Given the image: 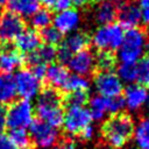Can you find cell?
Here are the masks:
<instances>
[{"label": "cell", "instance_id": "5bb4252c", "mask_svg": "<svg viewBox=\"0 0 149 149\" xmlns=\"http://www.w3.org/2000/svg\"><path fill=\"white\" fill-rule=\"evenodd\" d=\"M146 98H147V90L143 85H141V84H130L125 90L122 99H123L125 106L129 111L135 112V111L141 109L144 106Z\"/></svg>", "mask_w": 149, "mask_h": 149}, {"label": "cell", "instance_id": "7c38bea8", "mask_svg": "<svg viewBox=\"0 0 149 149\" xmlns=\"http://www.w3.org/2000/svg\"><path fill=\"white\" fill-rule=\"evenodd\" d=\"M54 27L63 35L71 34L77 30L80 23V15L76 9L68 8L65 10L57 12V14L52 19Z\"/></svg>", "mask_w": 149, "mask_h": 149}, {"label": "cell", "instance_id": "9a60e30c", "mask_svg": "<svg viewBox=\"0 0 149 149\" xmlns=\"http://www.w3.org/2000/svg\"><path fill=\"white\" fill-rule=\"evenodd\" d=\"M15 48L17 51L24 52L27 55L34 52L41 45L40 34L34 29H24L15 40Z\"/></svg>", "mask_w": 149, "mask_h": 149}, {"label": "cell", "instance_id": "4fadbf2b", "mask_svg": "<svg viewBox=\"0 0 149 149\" xmlns=\"http://www.w3.org/2000/svg\"><path fill=\"white\" fill-rule=\"evenodd\" d=\"M116 19L119 21V26L127 30L137 28L142 21L139 6L133 2H123L116 9Z\"/></svg>", "mask_w": 149, "mask_h": 149}, {"label": "cell", "instance_id": "ee69618b", "mask_svg": "<svg viewBox=\"0 0 149 149\" xmlns=\"http://www.w3.org/2000/svg\"><path fill=\"white\" fill-rule=\"evenodd\" d=\"M8 1H9V0H0V6H5V5H7Z\"/></svg>", "mask_w": 149, "mask_h": 149}, {"label": "cell", "instance_id": "60d3db41", "mask_svg": "<svg viewBox=\"0 0 149 149\" xmlns=\"http://www.w3.org/2000/svg\"><path fill=\"white\" fill-rule=\"evenodd\" d=\"M71 5H73L74 7H84L86 6L91 0H69Z\"/></svg>", "mask_w": 149, "mask_h": 149}, {"label": "cell", "instance_id": "5b68a950", "mask_svg": "<svg viewBox=\"0 0 149 149\" xmlns=\"http://www.w3.org/2000/svg\"><path fill=\"white\" fill-rule=\"evenodd\" d=\"M34 121V107L29 100H17L6 109V123L10 130L27 129Z\"/></svg>", "mask_w": 149, "mask_h": 149}, {"label": "cell", "instance_id": "7dc6e473", "mask_svg": "<svg viewBox=\"0 0 149 149\" xmlns=\"http://www.w3.org/2000/svg\"><path fill=\"white\" fill-rule=\"evenodd\" d=\"M126 149H135V148H126Z\"/></svg>", "mask_w": 149, "mask_h": 149}, {"label": "cell", "instance_id": "603a6c76", "mask_svg": "<svg viewBox=\"0 0 149 149\" xmlns=\"http://www.w3.org/2000/svg\"><path fill=\"white\" fill-rule=\"evenodd\" d=\"M133 136L137 149H149V116L139 121Z\"/></svg>", "mask_w": 149, "mask_h": 149}, {"label": "cell", "instance_id": "9c48e42d", "mask_svg": "<svg viewBox=\"0 0 149 149\" xmlns=\"http://www.w3.org/2000/svg\"><path fill=\"white\" fill-rule=\"evenodd\" d=\"M94 86L98 94L105 98L120 97L123 90L122 81L113 71H100L95 76Z\"/></svg>", "mask_w": 149, "mask_h": 149}, {"label": "cell", "instance_id": "7a4b0ae2", "mask_svg": "<svg viewBox=\"0 0 149 149\" xmlns=\"http://www.w3.org/2000/svg\"><path fill=\"white\" fill-rule=\"evenodd\" d=\"M63 98L56 88L47 87L41 91L36 104V114L38 120L58 128L64 118Z\"/></svg>", "mask_w": 149, "mask_h": 149}, {"label": "cell", "instance_id": "8d00e7d4", "mask_svg": "<svg viewBox=\"0 0 149 149\" xmlns=\"http://www.w3.org/2000/svg\"><path fill=\"white\" fill-rule=\"evenodd\" d=\"M78 136H79L80 139L85 140V141L92 140V137L94 136V128H93L91 125H88L87 127H85V128L80 132V134H79Z\"/></svg>", "mask_w": 149, "mask_h": 149}, {"label": "cell", "instance_id": "1f68e13d", "mask_svg": "<svg viewBox=\"0 0 149 149\" xmlns=\"http://www.w3.org/2000/svg\"><path fill=\"white\" fill-rule=\"evenodd\" d=\"M69 106H84L88 101V94L86 92H71L63 100Z\"/></svg>", "mask_w": 149, "mask_h": 149}, {"label": "cell", "instance_id": "cb8c5ba5", "mask_svg": "<svg viewBox=\"0 0 149 149\" xmlns=\"http://www.w3.org/2000/svg\"><path fill=\"white\" fill-rule=\"evenodd\" d=\"M90 115L92 120H101L105 118L106 114H108V99L101 95H94L90 100V108H88Z\"/></svg>", "mask_w": 149, "mask_h": 149}, {"label": "cell", "instance_id": "4dcf8cb0", "mask_svg": "<svg viewBox=\"0 0 149 149\" xmlns=\"http://www.w3.org/2000/svg\"><path fill=\"white\" fill-rule=\"evenodd\" d=\"M115 64V58L111 52L100 51L95 56V66L101 71H112V68Z\"/></svg>", "mask_w": 149, "mask_h": 149}, {"label": "cell", "instance_id": "ba28073f", "mask_svg": "<svg viewBox=\"0 0 149 149\" xmlns=\"http://www.w3.org/2000/svg\"><path fill=\"white\" fill-rule=\"evenodd\" d=\"M13 78L16 94L22 99L30 101V99L38 95L41 90V79L30 69L19 70Z\"/></svg>", "mask_w": 149, "mask_h": 149}, {"label": "cell", "instance_id": "d4e9b609", "mask_svg": "<svg viewBox=\"0 0 149 149\" xmlns=\"http://www.w3.org/2000/svg\"><path fill=\"white\" fill-rule=\"evenodd\" d=\"M90 87V81L86 77L79 76V74H70L63 90L68 93L71 92H86V90Z\"/></svg>", "mask_w": 149, "mask_h": 149}, {"label": "cell", "instance_id": "e575fe53", "mask_svg": "<svg viewBox=\"0 0 149 149\" xmlns=\"http://www.w3.org/2000/svg\"><path fill=\"white\" fill-rule=\"evenodd\" d=\"M71 56H72V54L62 44L58 49H57V54H56V58L61 62V64H64V63H66L68 64V62H69V59L71 58Z\"/></svg>", "mask_w": 149, "mask_h": 149}, {"label": "cell", "instance_id": "7402d4cb", "mask_svg": "<svg viewBox=\"0 0 149 149\" xmlns=\"http://www.w3.org/2000/svg\"><path fill=\"white\" fill-rule=\"evenodd\" d=\"M88 36L85 33H80V31H74L68 35V37L65 38L63 45L73 55L78 51H81L84 49H86L87 44H88Z\"/></svg>", "mask_w": 149, "mask_h": 149}, {"label": "cell", "instance_id": "484cf974", "mask_svg": "<svg viewBox=\"0 0 149 149\" xmlns=\"http://www.w3.org/2000/svg\"><path fill=\"white\" fill-rule=\"evenodd\" d=\"M116 76L120 78L121 81L133 84L137 80V70H136V63H121L118 66V73Z\"/></svg>", "mask_w": 149, "mask_h": 149}, {"label": "cell", "instance_id": "4316f807", "mask_svg": "<svg viewBox=\"0 0 149 149\" xmlns=\"http://www.w3.org/2000/svg\"><path fill=\"white\" fill-rule=\"evenodd\" d=\"M8 136L17 149H33L31 139L29 136V133L26 132V129L10 130V134Z\"/></svg>", "mask_w": 149, "mask_h": 149}, {"label": "cell", "instance_id": "ffe728a7", "mask_svg": "<svg viewBox=\"0 0 149 149\" xmlns=\"http://www.w3.org/2000/svg\"><path fill=\"white\" fill-rule=\"evenodd\" d=\"M16 97L14 78L10 73H0V106L10 104Z\"/></svg>", "mask_w": 149, "mask_h": 149}, {"label": "cell", "instance_id": "6da1fadb", "mask_svg": "<svg viewBox=\"0 0 149 149\" xmlns=\"http://www.w3.org/2000/svg\"><path fill=\"white\" fill-rule=\"evenodd\" d=\"M134 121L129 114L118 113L111 115L101 127L104 141L113 149L122 148L134 134Z\"/></svg>", "mask_w": 149, "mask_h": 149}, {"label": "cell", "instance_id": "ac0fdd59", "mask_svg": "<svg viewBox=\"0 0 149 149\" xmlns=\"http://www.w3.org/2000/svg\"><path fill=\"white\" fill-rule=\"evenodd\" d=\"M8 9L10 13L19 15L20 17H30L34 13L40 9V1L38 0H9Z\"/></svg>", "mask_w": 149, "mask_h": 149}, {"label": "cell", "instance_id": "7bdbcfd3", "mask_svg": "<svg viewBox=\"0 0 149 149\" xmlns=\"http://www.w3.org/2000/svg\"><path fill=\"white\" fill-rule=\"evenodd\" d=\"M144 106H147V108L149 109V92H147V98H146V104Z\"/></svg>", "mask_w": 149, "mask_h": 149}, {"label": "cell", "instance_id": "3957f363", "mask_svg": "<svg viewBox=\"0 0 149 149\" xmlns=\"http://www.w3.org/2000/svg\"><path fill=\"white\" fill-rule=\"evenodd\" d=\"M149 47L148 36L140 28L128 29L123 34L120 48L118 49V58L121 63H137Z\"/></svg>", "mask_w": 149, "mask_h": 149}, {"label": "cell", "instance_id": "44dd1931", "mask_svg": "<svg viewBox=\"0 0 149 149\" xmlns=\"http://www.w3.org/2000/svg\"><path fill=\"white\" fill-rule=\"evenodd\" d=\"M94 20L101 26L113 23L116 17V7L113 2L101 1L94 9Z\"/></svg>", "mask_w": 149, "mask_h": 149}, {"label": "cell", "instance_id": "bcb514c9", "mask_svg": "<svg viewBox=\"0 0 149 149\" xmlns=\"http://www.w3.org/2000/svg\"><path fill=\"white\" fill-rule=\"evenodd\" d=\"M93 1H98V2H101V1H104V0H93Z\"/></svg>", "mask_w": 149, "mask_h": 149}, {"label": "cell", "instance_id": "74e56055", "mask_svg": "<svg viewBox=\"0 0 149 149\" xmlns=\"http://www.w3.org/2000/svg\"><path fill=\"white\" fill-rule=\"evenodd\" d=\"M50 149H76V144L72 141H62Z\"/></svg>", "mask_w": 149, "mask_h": 149}, {"label": "cell", "instance_id": "83f0119b", "mask_svg": "<svg viewBox=\"0 0 149 149\" xmlns=\"http://www.w3.org/2000/svg\"><path fill=\"white\" fill-rule=\"evenodd\" d=\"M52 21V16L48 9H38L36 13H34L30 16V24L34 30L36 29H44L50 26Z\"/></svg>", "mask_w": 149, "mask_h": 149}, {"label": "cell", "instance_id": "52a82bcc", "mask_svg": "<svg viewBox=\"0 0 149 149\" xmlns=\"http://www.w3.org/2000/svg\"><path fill=\"white\" fill-rule=\"evenodd\" d=\"M29 136L33 144H35L36 147L42 149H49L57 144L59 133L57 128L37 119L34 120L29 126Z\"/></svg>", "mask_w": 149, "mask_h": 149}, {"label": "cell", "instance_id": "8fae6325", "mask_svg": "<svg viewBox=\"0 0 149 149\" xmlns=\"http://www.w3.org/2000/svg\"><path fill=\"white\" fill-rule=\"evenodd\" d=\"M68 65L70 70L74 74L79 76H88L91 74L95 66V56L92 54V51L84 49L81 51H78L71 56V58L68 62Z\"/></svg>", "mask_w": 149, "mask_h": 149}, {"label": "cell", "instance_id": "b9f144b4", "mask_svg": "<svg viewBox=\"0 0 149 149\" xmlns=\"http://www.w3.org/2000/svg\"><path fill=\"white\" fill-rule=\"evenodd\" d=\"M40 3H43L45 7H49V8H54L55 5L59 1V0H38Z\"/></svg>", "mask_w": 149, "mask_h": 149}, {"label": "cell", "instance_id": "d6a6232c", "mask_svg": "<svg viewBox=\"0 0 149 149\" xmlns=\"http://www.w3.org/2000/svg\"><path fill=\"white\" fill-rule=\"evenodd\" d=\"M107 99H108V114L115 115L123 109L125 102H123V99L121 97L107 98Z\"/></svg>", "mask_w": 149, "mask_h": 149}, {"label": "cell", "instance_id": "30bf717a", "mask_svg": "<svg viewBox=\"0 0 149 149\" xmlns=\"http://www.w3.org/2000/svg\"><path fill=\"white\" fill-rule=\"evenodd\" d=\"M24 30V23L19 15L7 12L0 17V41L9 43Z\"/></svg>", "mask_w": 149, "mask_h": 149}, {"label": "cell", "instance_id": "2e32d148", "mask_svg": "<svg viewBox=\"0 0 149 149\" xmlns=\"http://www.w3.org/2000/svg\"><path fill=\"white\" fill-rule=\"evenodd\" d=\"M56 54H57V49L55 47L48 44L40 45L37 50H35L34 52L27 56L26 62L30 68H34L36 65L47 66L48 64H51L54 62V59L56 58Z\"/></svg>", "mask_w": 149, "mask_h": 149}, {"label": "cell", "instance_id": "277c9868", "mask_svg": "<svg viewBox=\"0 0 149 149\" xmlns=\"http://www.w3.org/2000/svg\"><path fill=\"white\" fill-rule=\"evenodd\" d=\"M123 34V29L116 23L100 26L92 35V44L100 51L112 52L120 48Z\"/></svg>", "mask_w": 149, "mask_h": 149}, {"label": "cell", "instance_id": "f35d334b", "mask_svg": "<svg viewBox=\"0 0 149 149\" xmlns=\"http://www.w3.org/2000/svg\"><path fill=\"white\" fill-rule=\"evenodd\" d=\"M70 6H71V3H70L69 0H59V1L55 5V7H54L52 9H55L56 12H61V10H65V9L70 8Z\"/></svg>", "mask_w": 149, "mask_h": 149}, {"label": "cell", "instance_id": "8992f818", "mask_svg": "<svg viewBox=\"0 0 149 149\" xmlns=\"http://www.w3.org/2000/svg\"><path fill=\"white\" fill-rule=\"evenodd\" d=\"M92 118L90 112L84 106H69L64 112L63 118V128L64 132L69 135H79L80 132L91 125Z\"/></svg>", "mask_w": 149, "mask_h": 149}, {"label": "cell", "instance_id": "d6986e66", "mask_svg": "<svg viewBox=\"0 0 149 149\" xmlns=\"http://www.w3.org/2000/svg\"><path fill=\"white\" fill-rule=\"evenodd\" d=\"M22 57L17 50L6 49L0 52V70L3 73H10L20 68Z\"/></svg>", "mask_w": 149, "mask_h": 149}, {"label": "cell", "instance_id": "836d02e7", "mask_svg": "<svg viewBox=\"0 0 149 149\" xmlns=\"http://www.w3.org/2000/svg\"><path fill=\"white\" fill-rule=\"evenodd\" d=\"M139 9L143 22L149 23V0H139Z\"/></svg>", "mask_w": 149, "mask_h": 149}, {"label": "cell", "instance_id": "d590c367", "mask_svg": "<svg viewBox=\"0 0 149 149\" xmlns=\"http://www.w3.org/2000/svg\"><path fill=\"white\" fill-rule=\"evenodd\" d=\"M0 149H17L12 142L10 137L6 134H0Z\"/></svg>", "mask_w": 149, "mask_h": 149}, {"label": "cell", "instance_id": "f546056e", "mask_svg": "<svg viewBox=\"0 0 149 149\" xmlns=\"http://www.w3.org/2000/svg\"><path fill=\"white\" fill-rule=\"evenodd\" d=\"M136 70L140 84L149 86V56H143L136 63Z\"/></svg>", "mask_w": 149, "mask_h": 149}, {"label": "cell", "instance_id": "ab89813d", "mask_svg": "<svg viewBox=\"0 0 149 149\" xmlns=\"http://www.w3.org/2000/svg\"><path fill=\"white\" fill-rule=\"evenodd\" d=\"M7 123H6V109L0 106V134H2V132L6 129Z\"/></svg>", "mask_w": 149, "mask_h": 149}, {"label": "cell", "instance_id": "e0dca14e", "mask_svg": "<svg viewBox=\"0 0 149 149\" xmlns=\"http://www.w3.org/2000/svg\"><path fill=\"white\" fill-rule=\"evenodd\" d=\"M69 76H70V73L63 64L51 63L49 66H47L44 78H45L47 83L52 88H62L63 90Z\"/></svg>", "mask_w": 149, "mask_h": 149}, {"label": "cell", "instance_id": "f1b7e54d", "mask_svg": "<svg viewBox=\"0 0 149 149\" xmlns=\"http://www.w3.org/2000/svg\"><path fill=\"white\" fill-rule=\"evenodd\" d=\"M40 37H41V41H43L45 44L52 45V47L62 42V34L55 27H50V26L42 29Z\"/></svg>", "mask_w": 149, "mask_h": 149}, {"label": "cell", "instance_id": "f6af8a7d", "mask_svg": "<svg viewBox=\"0 0 149 149\" xmlns=\"http://www.w3.org/2000/svg\"><path fill=\"white\" fill-rule=\"evenodd\" d=\"M113 2H125L126 0H112Z\"/></svg>", "mask_w": 149, "mask_h": 149}]
</instances>
